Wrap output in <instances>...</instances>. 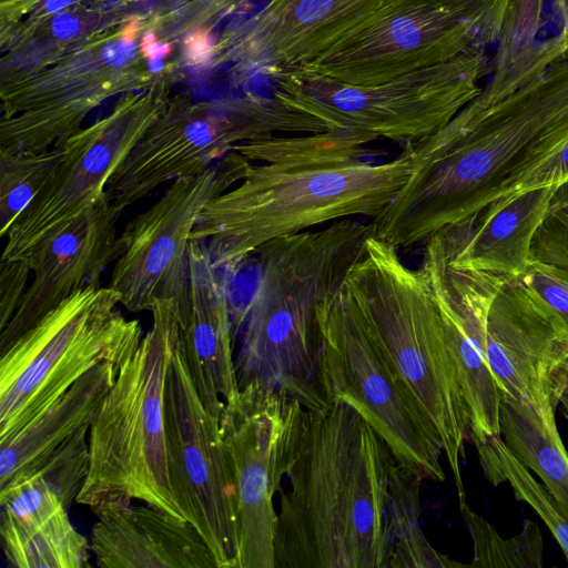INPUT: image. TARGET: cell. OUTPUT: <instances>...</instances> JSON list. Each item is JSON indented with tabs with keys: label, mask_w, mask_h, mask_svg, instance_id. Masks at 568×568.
I'll return each instance as SVG.
<instances>
[{
	"label": "cell",
	"mask_w": 568,
	"mask_h": 568,
	"mask_svg": "<svg viewBox=\"0 0 568 568\" xmlns=\"http://www.w3.org/2000/svg\"><path fill=\"white\" fill-rule=\"evenodd\" d=\"M54 30L61 37H70L77 31V24L68 16L58 17L54 21Z\"/></svg>",
	"instance_id": "36"
},
{
	"label": "cell",
	"mask_w": 568,
	"mask_h": 568,
	"mask_svg": "<svg viewBox=\"0 0 568 568\" xmlns=\"http://www.w3.org/2000/svg\"><path fill=\"white\" fill-rule=\"evenodd\" d=\"M517 278L568 349V270L531 260Z\"/></svg>",
	"instance_id": "31"
},
{
	"label": "cell",
	"mask_w": 568,
	"mask_h": 568,
	"mask_svg": "<svg viewBox=\"0 0 568 568\" xmlns=\"http://www.w3.org/2000/svg\"><path fill=\"white\" fill-rule=\"evenodd\" d=\"M459 509L473 540L474 556L469 567H542V535L535 521L526 519L518 535L505 539L490 523L470 509L467 501L459 504Z\"/></svg>",
	"instance_id": "28"
},
{
	"label": "cell",
	"mask_w": 568,
	"mask_h": 568,
	"mask_svg": "<svg viewBox=\"0 0 568 568\" xmlns=\"http://www.w3.org/2000/svg\"><path fill=\"white\" fill-rule=\"evenodd\" d=\"M424 477L415 468L395 459L389 474L388 568L469 567L437 551L423 532L420 485Z\"/></svg>",
	"instance_id": "26"
},
{
	"label": "cell",
	"mask_w": 568,
	"mask_h": 568,
	"mask_svg": "<svg viewBox=\"0 0 568 568\" xmlns=\"http://www.w3.org/2000/svg\"><path fill=\"white\" fill-rule=\"evenodd\" d=\"M190 317L183 329L184 354L196 393L217 419L241 398L232 307L205 241H190Z\"/></svg>",
	"instance_id": "18"
},
{
	"label": "cell",
	"mask_w": 568,
	"mask_h": 568,
	"mask_svg": "<svg viewBox=\"0 0 568 568\" xmlns=\"http://www.w3.org/2000/svg\"><path fill=\"white\" fill-rule=\"evenodd\" d=\"M170 486L183 518L199 530L217 568H239L236 491L217 419L200 399L187 367L183 331L164 392Z\"/></svg>",
	"instance_id": "14"
},
{
	"label": "cell",
	"mask_w": 568,
	"mask_h": 568,
	"mask_svg": "<svg viewBox=\"0 0 568 568\" xmlns=\"http://www.w3.org/2000/svg\"><path fill=\"white\" fill-rule=\"evenodd\" d=\"M150 312L151 328L120 367L89 430L90 466L75 501L97 515L140 500L183 518L170 486L164 424L181 313L174 300L156 301Z\"/></svg>",
	"instance_id": "6"
},
{
	"label": "cell",
	"mask_w": 568,
	"mask_h": 568,
	"mask_svg": "<svg viewBox=\"0 0 568 568\" xmlns=\"http://www.w3.org/2000/svg\"><path fill=\"white\" fill-rule=\"evenodd\" d=\"M90 546L101 568H217L194 525L146 504L98 514Z\"/></svg>",
	"instance_id": "21"
},
{
	"label": "cell",
	"mask_w": 568,
	"mask_h": 568,
	"mask_svg": "<svg viewBox=\"0 0 568 568\" xmlns=\"http://www.w3.org/2000/svg\"><path fill=\"white\" fill-rule=\"evenodd\" d=\"M470 442L476 447L486 479L494 486L508 484L515 496L538 514L556 538L568 562V513L565 507L514 455L500 435H485Z\"/></svg>",
	"instance_id": "27"
},
{
	"label": "cell",
	"mask_w": 568,
	"mask_h": 568,
	"mask_svg": "<svg viewBox=\"0 0 568 568\" xmlns=\"http://www.w3.org/2000/svg\"><path fill=\"white\" fill-rule=\"evenodd\" d=\"M499 424L506 445L568 513V453L556 425L555 408L538 409L501 394Z\"/></svg>",
	"instance_id": "25"
},
{
	"label": "cell",
	"mask_w": 568,
	"mask_h": 568,
	"mask_svg": "<svg viewBox=\"0 0 568 568\" xmlns=\"http://www.w3.org/2000/svg\"><path fill=\"white\" fill-rule=\"evenodd\" d=\"M0 536L17 568H85L90 541L71 524L67 507L37 471L0 488Z\"/></svg>",
	"instance_id": "20"
},
{
	"label": "cell",
	"mask_w": 568,
	"mask_h": 568,
	"mask_svg": "<svg viewBox=\"0 0 568 568\" xmlns=\"http://www.w3.org/2000/svg\"><path fill=\"white\" fill-rule=\"evenodd\" d=\"M558 187L525 192L440 230L448 252V265L519 277L531 262L534 236Z\"/></svg>",
	"instance_id": "22"
},
{
	"label": "cell",
	"mask_w": 568,
	"mask_h": 568,
	"mask_svg": "<svg viewBox=\"0 0 568 568\" xmlns=\"http://www.w3.org/2000/svg\"><path fill=\"white\" fill-rule=\"evenodd\" d=\"M250 164L231 151L201 173L174 180L156 202L128 222L109 285L120 294L121 306L139 313L151 311L156 301L174 300L185 328L191 310V233L205 205L236 185Z\"/></svg>",
	"instance_id": "13"
},
{
	"label": "cell",
	"mask_w": 568,
	"mask_h": 568,
	"mask_svg": "<svg viewBox=\"0 0 568 568\" xmlns=\"http://www.w3.org/2000/svg\"><path fill=\"white\" fill-rule=\"evenodd\" d=\"M112 287L73 293L0 351V443L48 408L97 365H119L143 332L119 310Z\"/></svg>",
	"instance_id": "7"
},
{
	"label": "cell",
	"mask_w": 568,
	"mask_h": 568,
	"mask_svg": "<svg viewBox=\"0 0 568 568\" xmlns=\"http://www.w3.org/2000/svg\"><path fill=\"white\" fill-rule=\"evenodd\" d=\"M121 366L111 362L97 365L13 436L0 443V488L30 471L80 428L91 426Z\"/></svg>",
	"instance_id": "24"
},
{
	"label": "cell",
	"mask_w": 568,
	"mask_h": 568,
	"mask_svg": "<svg viewBox=\"0 0 568 568\" xmlns=\"http://www.w3.org/2000/svg\"><path fill=\"white\" fill-rule=\"evenodd\" d=\"M410 174L372 220L396 248L528 191L568 183V55L499 101H470L447 124L410 143Z\"/></svg>",
	"instance_id": "1"
},
{
	"label": "cell",
	"mask_w": 568,
	"mask_h": 568,
	"mask_svg": "<svg viewBox=\"0 0 568 568\" xmlns=\"http://www.w3.org/2000/svg\"><path fill=\"white\" fill-rule=\"evenodd\" d=\"M0 271V328H2L21 304L32 270L26 260H1Z\"/></svg>",
	"instance_id": "33"
},
{
	"label": "cell",
	"mask_w": 568,
	"mask_h": 568,
	"mask_svg": "<svg viewBox=\"0 0 568 568\" xmlns=\"http://www.w3.org/2000/svg\"><path fill=\"white\" fill-rule=\"evenodd\" d=\"M394 462L349 404L292 402L276 494L275 568H388Z\"/></svg>",
	"instance_id": "3"
},
{
	"label": "cell",
	"mask_w": 568,
	"mask_h": 568,
	"mask_svg": "<svg viewBox=\"0 0 568 568\" xmlns=\"http://www.w3.org/2000/svg\"><path fill=\"white\" fill-rule=\"evenodd\" d=\"M121 213L106 193L80 217L44 240L26 261L32 274L27 293L8 324L0 328L3 351L73 293L100 287L106 267L122 252Z\"/></svg>",
	"instance_id": "17"
},
{
	"label": "cell",
	"mask_w": 568,
	"mask_h": 568,
	"mask_svg": "<svg viewBox=\"0 0 568 568\" xmlns=\"http://www.w3.org/2000/svg\"><path fill=\"white\" fill-rule=\"evenodd\" d=\"M60 150L7 152L0 150V236L6 239L19 216L43 186Z\"/></svg>",
	"instance_id": "29"
},
{
	"label": "cell",
	"mask_w": 568,
	"mask_h": 568,
	"mask_svg": "<svg viewBox=\"0 0 568 568\" xmlns=\"http://www.w3.org/2000/svg\"><path fill=\"white\" fill-rule=\"evenodd\" d=\"M321 328L318 383L325 400L349 404L397 462L415 468L424 479L444 481L438 433L343 285L323 305Z\"/></svg>",
	"instance_id": "10"
},
{
	"label": "cell",
	"mask_w": 568,
	"mask_h": 568,
	"mask_svg": "<svg viewBox=\"0 0 568 568\" xmlns=\"http://www.w3.org/2000/svg\"><path fill=\"white\" fill-rule=\"evenodd\" d=\"M559 405L562 415L568 420V379H566V384L559 395Z\"/></svg>",
	"instance_id": "37"
},
{
	"label": "cell",
	"mask_w": 568,
	"mask_h": 568,
	"mask_svg": "<svg viewBox=\"0 0 568 568\" xmlns=\"http://www.w3.org/2000/svg\"><path fill=\"white\" fill-rule=\"evenodd\" d=\"M376 136L333 129L236 144L244 178L205 205L190 241H205L216 270L237 268L264 244L348 217L375 219L407 181L410 143L388 161L366 148Z\"/></svg>",
	"instance_id": "2"
},
{
	"label": "cell",
	"mask_w": 568,
	"mask_h": 568,
	"mask_svg": "<svg viewBox=\"0 0 568 568\" xmlns=\"http://www.w3.org/2000/svg\"><path fill=\"white\" fill-rule=\"evenodd\" d=\"M90 427L80 428L30 470L44 478L67 508L77 500L88 476Z\"/></svg>",
	"instance_id": "30"
},
{
	"label": "cell",
	"mask_w": 568,
	"mask_h": 568,
	"mask_svg": "<svg viewBox=\"0 0 568 568\" xmlns=\"http://www.w3.org/2000/svg\"><path fill=\"white\" fill-rule=\"evenodd\" d=\"M452 298L501 393L557 408L568 349L517 277L446 266Z\"/></svg>",
	"instance_id": "12"
},
{
	"label": "cell",
	"mask_w": 568,
	"mask_h": 568,
	"mask_svg": "<svg viewBox=\"0 0 568 568\" xmlns=\"http://www.w3.org/2000/svg\"><path fill=\"white\" fill-rule=\"evenodd\" d=\"M317 119L273 98L163 110L111 176L105 193L122 213L158 186L201 173L240 143L284 133L326 131Z\"/></svg>",
	"instance_id": "11"
},
{
	"label": "cell",
	"mask_w": 568,
	"mask_h": 568,
	"mask_svg": "<svg viewBox=\"0 0 568 568\" xmlns=\"http://www.w3.org/2000/svg\"><path fill=\"white\" fill-rule=\"evenodd\" d=\"M163 110L159 99L128 98L106 118L70 135L43 186L6 236L1 260H27L90 210Z\"/></svg>",
	"instance_id": "15"
},
{
	"label": "cell",
	"mask_w": 568,
	"mask_h": 568,
	"mask_svg": "<svg viewBox=\"0 0 568 568\" xmlns=\"http://www.w3.org/2000/svg\"><path fill=\"white\" fill-rule=\"evenodd\" d=\"M509 0H386L298 65L352 84L378 83L498 42Z\"/></svg>",
	"instance_id": "9"
},
{
	"label": "cell",
	"mask_w": 568,
	"mask_h": 568,
	"mask_svg": "<svg viewBox=\"0 0 568 568\" xmlns=\"http://www.w3.org/2000/svg\"><path fill=\"white\" fill-rule=\"evenodd\" d=\"M447 261V247L438 232L425 243L420 268L440 313L446 344L467 408L470 442L485 435H500L503 393L452 298L446 280Z\"/></svg>",
	"instance_id": "23"
},
{
	"label": "cell",
	"mask_w": 568,
	"mask_h": 568,
	"mask_svg": "<svg viewBox=\"0 0 568 568\" xmlns=\"http://www.w3.org/2000/svg\"><path fill=\"white\" fill-rule=\"evenodd\" d=\"M134 45L126 39L115 40L105 47V59L110 63L122 64L132 59Z\"/></svg>",
	"instance_id": "35"
},
{
	"label": "cell",
	"mask_w": 568,
	"mask_h": 568,
	"mask_svg": "<svg viewBox=\"0 0 568 568\" xmlns=\"http://www.w3.org/2000/svg\"><path fill=\"white\" fill-rule=\"evenodd\" d=\"M343 287L438 433L458 503L467 501L460 464L469 419L424 271L408 267L398 248L371 234Z\"/></svg>",
	"instance_id": "5"
},
{
	"label": "cell",
	"mask_w": 568,
	"mask_h": 568,
	"mask_svg": "<svg viewBox=\"0 0 568 568\" xmlns=\"http://www.w3.org/2000/svg\"><path fill=\"white\" fill-rule=\"evenodd\" d=\"M531 260L568 270V183L554 194L534 236Z\"/></svg>",
	"instance_id": "32"
},
{
	"label": "cell",
	"mask_w": 568,
	"mask_h": 568,
	"mask_svg": "<svg viewBox=\"0 0 568 568\" xmlns=\"http://www.w3.org/2000/svg\"><path fill=\"white\" fill-rule=\"evenodd\" d=\"M485 50H469L425 69L372 84H352L301 67L271 72L273 95L327 130L351 129L415 143L447 124L481 91Z\"/></svg>",
	"instance_id": "8"
},
{
	"label": "cell",
	"mask_w": 568,
	"mask_h": 568,
	"mask_svg": "<svg viewBox=\"0 0 568 568\" xmlns=\"http://www.w3.org/2000/svg\"><path fill=\"white\" fill-rule=\"evenodd\" d=\"M386 0H270L239 42L268 73L310 62L377 11Z\"/></svg>",
	"instance_id": "19"
},
{
	"label": "cell",
	"mask_w": 568,
	"mask_h": 568,
	"mask_svg": "<svg viewBox=\"0 0 568 568\" xmlns=\"http://www.w3.org/2000/svg\"><path fill=\"white\" fill-rule=\"evenodd\" d=\"M371 221L348 217L275 239L258 253V278L244 311L235 359L240 390L322 408L321 310L359 257Z\"/></svg>",
	"instance_id": "4"
},
{
	"label": "cell",
	"mask_w": 568,
	"mask_h": 568,
	"mask_svg": "<svg viewBox=\"0 0 568 568\" xmlns=\"http://www.w3.org/2000/svg\"><path fill=\"white\" fill-rule=\"evenodd\" d=\"M568 377V361L565 365V368H564V379H566Z\"/></svg>",
	"instance_id": "38"
},
{
	"label": "cell",
	"mask_w": 568,
	"mask_h": 568,
	"mask_svg": "<svg viewBox=\"0 0 568 568\" xmlns=\"http://www.w3.org/2000/svg\"><path fill=\"white\" fill-rule=\"evenodd\" d=\"M551 19L560 32L564 58L568 55V0H547Z\"/></svg>",
	"instance_id": "34"
},
{
	"label": "cell",
	"mask_w": 568,
	"mask_h": 568,
	"mask_svg": "<svg viewBox=\"0 0 568 568\" xmlns=\"http://www.w3.org/2000/svg\"><path fill=\"white\" fill-rule=\"evenodd\" d=\"M290 400L241 390L225 405L220 427L236 491L239 568H275L277 511Z\"/></svg>",
	"instance_id": "16"
}]
</instances>
